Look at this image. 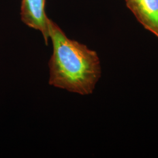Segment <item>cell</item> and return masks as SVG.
<instances>
[{
  "instance_id": "3",
  "label": "cell",
  "mask_w": 158,
  "mask_h": 158,
  "mask_svg": "<svg viewBox=\"0 0 158 158\" xmlns=\"http://www.w3.org/2000/svg\"><path fill=\"white\" fill-rule=\"evenodd\" d=\"M125 3L138 22L158 38V0H125Z\"/></svg>"
},
{
  "instance_id": "2",
  "label": "cell",
  "mask_w": 158,
  "mask_h": 158,
  "mask_svg": "<svg viewBox=\"0 0 158 158\" xmlns=\"http://www.w3.org/2000/svg\"><path fill=\"white\" fill-rule=\"evenodd\" d=\"M20 10L23 23L40 32L46 45H48L51 19L46 13V0H21Z\"/></svg>"
},
{
  "instance_id": "1",
  "label": "cell",
  "mask_w": 158,
  "mask_h": 158,
  "mask_svg": "<svg viewBox=\"0 0 158 158\" xmlns=\"http://www.w3.org/2000/svg\"><path fill=\"white\" fill-rule=\"evenodd\" d=\"M49 39L53 52L48 64L49 84L80 95L92 94L102 76L96 51L69 38L52 19Z\"/></svg>"
}]
</instances>
